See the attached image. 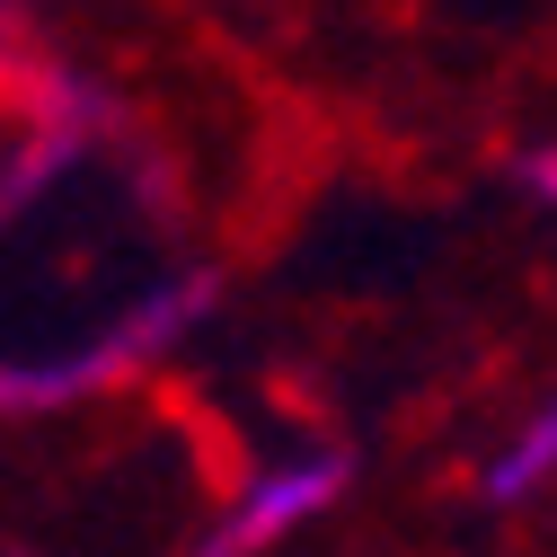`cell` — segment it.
<instances>
[{
    "label": "cell",
    "mask_w": 557,
    "mask_h": 557,
    "mask_svg": "<svg viewBox=\"0 0 557 557\" xmlns=\"http://www.w3.org/2000/svg\"><path fill=\"white\" fill-rule=\"evenodd\" d=\"M213 310V274H186V284H169V293H151L133 319H115L98 345H81V355H53V363H0V407L10 416H45V407H72V398H89V389H107V381H124L133 363H151V355H169V345Z\"/></svg>",
    "instance_id": "obj_1"
},
{
    "label": "cell",
    "mask_w": 557,
    "mask_h": 557,
    "mask_svg": "<svg viewBox=\"0 0 557 557\" xmlns=\"http://www.w3.org/2000/svg\"><path fill=\"white\" fill-rule=\"evenodd\" d=\"M345 478H355V460L345 451H301V460H274V469H257L239 496L203 522L177 557H265L274 540H293L301 522H319L336 496H345Z\"/></svg>",
    "instance_id": "obj_2"
},
{
    "label": "cell",
    "mask_w": 557,
    "mask_h": 557,
    "mask_svg": "<svg viewBox=\"0 0 557 557\" xmlns=\"http://www.w3.org/2000/svg\"><path fill=\"white\" fill-rule=\"evenodd\" d=\"M548 478H557V381H548V398L522 416V425L496 443V460L478 469V496L486 505H531Z\"/></svg>",
    "instance_id": "obj_3"
},
{
    "label": "cell",
    "mask_w": 557,
    "mask_h": 557,
    "mask_svg": "<svg viewBox=\"0 0 557 557\" xmlns=\"http://www.w3.org/2000/svg\"><path fill=\"white\" fill-rule=\"evenodd\" d=\"M513 177H522L531 203H548V213H557V143H531V151L513 160Z\"/></svg>",
    "instance_id": "obj_4"
}]
</instances>
